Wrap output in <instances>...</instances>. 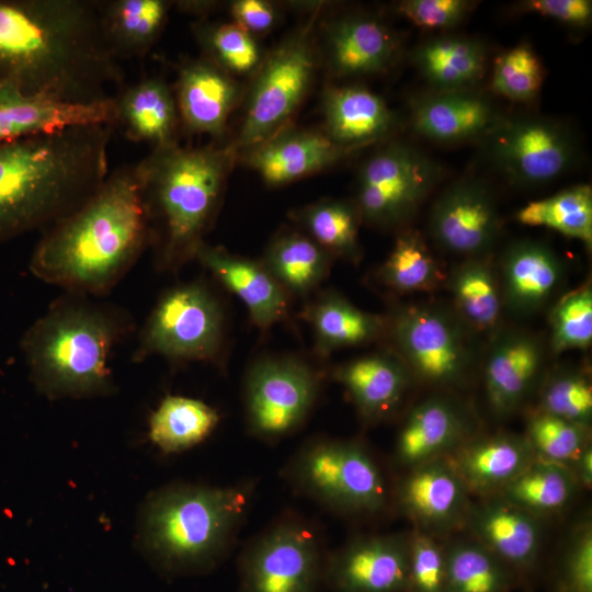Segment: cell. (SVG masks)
I'll return each instance as SVG.
<instances>
[{"instance_id": "cell-1", "label": "cell", "mask_w": 592, "mask_h": 592, "mask_svg": "<svg viewBox=\"0 0 592 592\" xmlns=\"http://www.w3.org/2000/svg\"><path fill=\"white\" fill-rule=\"evenodd\" d=\"M122 82L99 0H0V83L90 104L113 99Z\"/></svg>"}, {"instance_id": "cell-2", "label": "cell", "mask_w": 592, "mask_h": 592, "mask_svg": "<svg viewBox=\"0 0 592 592\" xmlns=\"http://www.w3.org/2000/svg\"><path fill=\"white\" fill-rule=\"evenodd\" d=\"M151 226L136 163L106 177L80 207L50 225L30 271L70 294L104 295L151 243Z\"/></svg>"}, {"instance_id": "cell-3", "label": "cell", "mask_w": 592, "mask_h": 592, "mask_svg": "<svg viewBox=\"0 0 592 592\" xmlns=\"http://www.w3.org/2000/svg\"><path fill=\"white\" fill-rule=\"evenodd\" d=\"M112 129L80 125L0 145V243L53 225L98 191Z\"/></svg>"}, {"instance_id": "cell-4", "label": "cell", "mask_w": 592, "mask_h": 592, "mask_svg": "<svg viewBox=\"0 0 592 592\" xmlns=\"http://www.w3.org/2000/svg\"><path fill=\"white\" fill-rule=\"evenodd\" d=\"M238 158L229 146L178 143L151 149L136 163L160 269L172 271L195 258Z\"/></svg>"}, {"instance_id": "cell-5", "label": "cell", "mask_w": 592, "mask_h": 592, "mask_svg": "<svg viewBox=\"0 0 592 592\" xmlns=\"http://www.w3.org/2000/svg\"><path fill=\"white\" fill-rule=\"evenodd\" d=\"M128 329L129 320L118 309L77 294L58 299L22 339L32 382L52 399L111 394L110 356Z\"/></svg>"}, {"instance_id": "cell-6", "label": "cell", "mask_w": 592, "mask_h": 592, "mask_svg": "<svg viewBox=\"0 0 592 592\" xmlns=\"http://www.w3.org/2000/svg\"><path fill=\"white\" fill-rule=\"evenodd\" d=\"M251 493V485H181L159 491L148 501L141 519L146 553L167 572L210 569L234 543Z\"/></svg>"}, {"instance_id": "cell-7", "label": "cell", "mask_w": 592, "mask_h": 592, "mask_svg": "<svg viewBox=\"0 0 592 592\" xmlns=\"http://www.w3.org/2000/svg\"><path fill=\"white\" fill-rule=\"evenodd\" d=\"M284 475L297 492L338 513L374 514L387 503L378 465L355 441H311L292 457Z\"/></svg>"}, {"instance_id": "cell-8", "label": "cell", "mask_w": 592, "mask_h": 592, "mask_svg": "<svg viewBox=\"0 0 592 592\" xmlns=\"http://www.w3.org/2000/svg\"><path fill=\"white\" fill-rule=\"evenodd\" d=\"M316 15L312 12L257 68L240 132L228 145L238 157L288 126L307 94L317 66L312 31Z\"/></svg>"}, {"instance_id": "cell-9", "label": "cell", "mask_w": 592, "mask_h": 592, "mask_svg": "<svg viewBox=\"0 0 592 592\" xmlns=\"http://www.w3.org/2000/svg\"><path fill=\"white\" fill-rule=\"evenodd\" d=\"M224 340V316L214 294L200 282L167 291L139 337L134 361L160 355L174 361H214Z\"/></svg>"}, {"instance_id": "cell-10", "label": "cell", "mask_w": 592, "mask_h": 592, "mask_svg": "<svg viewBox=\"0 0 592 592\" xmlns=\"http://www.w3.org/2000/svg\"><path fill=\"white\" fill-rule=\"evenodd\" d=\"M441 174L440 164L410 144L383 147L360 170L355 205L361 219L383 228L406 223Z\"/></svg>"}, {"instance_id": "cell-11", "label": "cell", "mask_w": 592, "mask_h": 592, "mask_svg": "<svg viewBox=\"0 0 592 592\" xmlns=\"http://www.w3.org/2000/svg\"><path fill=\"white\" fill-rule=\"evenodd\" d=\"M457 317L436 306L412 305L399 308L386 330L395 354L410 374L431 385H451L469 371L473 352Z\"/></svg>"}, {"instance_id": "cell-12", "label": "cell", "mask_w": 592, "mask_h": 592, "mask_svg": "<svg viewBox=\"0 0 592 592\" xmlns=\"http://www.w3.org/2000/svg\"><path fill=\"white\" fill-rule=\"evenodd\" d=\"M321 543L314 527L285 517L259 535L240 558V592H318Z\"/></svg>"}, {"instance_id": "cell-13", "label": "cell", "mask_w": 592, "mask_h": 592, "mask_svg": "<svg viewBox=\"0 0 592 592\" xmlns=\"http://www.w3.org/2000/svg\"><path fill=\"white\" fill-rule=\"evenodd\" d=\"M318 374L293 357H265L252 364L244 380L248 429L274 442L298 429L316 402Z\"/></svg>"}, {"instance_id": "cell-14", "label": "cell", "mask_w": 592, "mask_h": 592, "mask_svg": "<svg viewBox=\"0 0 592 592\" xmlns=\"http://www.w3.org/2000/svg\"><path fill=\"white\" fill-rule=\"evenodd\" d=\"M494 166L520 186L548 183L574 161L577 145L560 123L536 116L500 119L487 135Z\"/></svg>"}, {"instance_id": "cell-15", "label": "cell", "mask_w": 592, "mask_h": 592, "mask_svg": "<svg viewBox=\"0 0 592 592\" xmlns=\"http://www.w3.org/2000/svg\"><path fill=\"white\" fill-rule=\"evenodd\" d=\"M429 228L445 251L466 258L487 255L501 230L491 191L475 179L451 184L434 202Z\"/></svg>"}, {"instance_id": "cell-16", "label": "cell", "mask_w": 592, "mask_h": 592, "mask_svg": "<svg viewBox=\"0 0 592 592\" xmlns=\"http://www.w3.org/2000/svg\"><path fill=\"white\" fill-rule=\"evenodd\" d=\"M323 579L332 592H405L408 589V536L357 538L325 563Z\"/></svg>"}, {"instance_id": "cell-17", "label": "cell", "mask_w": 592, "mask_h": 592, "mask_svg": "<svg viewBox=\"0 0 592 592\" xmlns=\"http://www.w3.org/2000/svg\"><path fill=\"white\" fill-rule=\"evenodd\" d=\"M468 489L446 456L410 468L397 486V502L418 530L447 532L464 524Z\"/></svg>"}, {"instance_id": "cell-18", "label": "cell", "mask_w": 592, "mask_h": 592, "mask_svg": "<svg viewBox=\"0 0 592 592\" xmlns=\"http://www.w3.org/2000/svg\"><path fill=\"white\" fill-rule=\"evenodd\" d=\"M114 117V98L90 104L70 103L0 83V145L80 125L113 127Z\"/></svg>"}, {"instance_id": "cell-19", "label": "cell", "mask_w": 592, "mask_h": 592, "mask_svg": "<svg viewBox=\"0 0 592 592\" xmlns=\"http://www.w3.org/2000/svg\"><path fill=\"white\" fill-rule=\"evenodd\" d=\"M172 87L184 132L215 138L224 134L240 95L232 76L203 56L181 62Z\"/></svg>"}, {"instance_id": "cell-20", "label": "cell", "mask_w": 592, "mask_h": 592, "mask_svg": "<svg viewBox=\"0 0 592 592\" xmlns=\"http://www.w3.org/2000/svg\"><path fill=\"white\" fill-rule=\"evenodd\" d=\"M353 151L322 132L288 125L241 155L269 186H281L327 169Z\"/></svg>"}, {"instance_id": "cell-21", "label": "cell", "mask_w": 592, "mask_h": 592, "mask_svg": "<svg viewBox=\"0 0 592 592\" xmlns=\"http://www.w3.org/2000/svg\"><path fill=\"white\" fill-rule=\"evenodd\" d=\"M326 61L338 78L387 70L396 60L399 39L382 20L364 13L332 20L325 32Z\"/></svg>"}, {"instance_id": "cell-22", "label": "cell", "mask_w": 592, "mask_h": 592, "mask_svg": "<svg viewBox=\"0 0 592 592\" xmlns=\"http://www.w3.org/2000/svg\"><path fill=\"white\" fill-rule=\"evenodd\" d=\"M464 525L509 568L526 570L537 560L542 539L538 517L500 496L470 504Z\"/></svg>"}, {"instance_id": "cell-23", "label": "cell", "mask_w": 592, "mask_h": 592, "mask_svg": "<svg viewBox=\"0 0 592 592\" xmlns=\"http://www.w3.org/2000/svg\"><path fill=\"white\" fill-rule=\"evenodd\" d=\"M540 342L524 331L498 333L485 365L488 403L499 417L514 412L535 384L543 365Z\"/></svg>"}, {"instance_id": "cell-24", "label": "cell", "mask_w": 592, "mask_h": 592, "mask_svg": "<svg viewBox=\"0 0 592 592\" xmlns=\"http://www.w3.org/2000/svg\"><path fill=\"white\" fill-rule=\"evenodd\" d=\"M500 119L489 100L473 89L436 91L411 105L413 130L437 143L487 136Z\"/></svg>"}, {"instance_id": "cell-25", "label": "cell", "mask_w": 592, "mask_h": 592, "mask_svg": "<svg viewBox=\"0 0 592 592\" xmlns=\"http://www.w3.org/2000/svg\"><path fill=\"white\" fill-rule=\"evenodd\" d=\"M471 432V420L464 409L445 396H432L415 406L397 439L396 457L405 467L442 457L464 442Z\"/></svg>"}, {"instance_id": "cell-26", "label": "cell", "mask_w": 592, "mask_h": 592, "mask_svg": "<svg viewBox=\"0 0 592 592\" xmlns=\"http://www.w3.org/2000/svg\"><path fill=\"white\" fill-rule=\"evenodd\" d=\"M114 126L135 143L152 149L178 144L181 122L173 87L160 77H147L121 88L114 95Z\"/></svg>"}, {"instance_id": "cell-27", "label": "cell", "mask_w": 592, "mask_h": 592, "mask_svg": "<svg viewBox=\"0 0 592 592\" xmlns=\"http://www.w3.org/2000/svg\"><path fill=\"white\" fill-rule=\"evenodd\" d=\"M195 258L242 300L251 320L261 330H266L287 314L288 294L262 262L232 254L205 241Z\"/></svg>"}, {"instance_id": "cell-28", "label": "cell", "mask_w": 592, "mask_h": 592, "mask_svg": "<svg viewBox=\"0 0 592 592\" xmlns=\"http://www.w3.org/2000/svg\"><path fill=\"white\" fill-rule=\"evenodd\" d=\"M446 456L469 492L491 496L536 457L525 436L512 433L467 440Z\"/></svg>"}, {"instance_id": "cell-29", "label": "cell", "mask_w": 592, "mask_h": 592, "mask_svg": "<svg viewBox=\"0 0 592 592\" xmlns=\"http://www.w3.org/2000/svg\"><path fill=\"white\" fill-rule=\"evenodd\" d=\"M499 283L503 306L520 315L537 311L549 301L562 280V264L546 244L521 240L501 259Z\"/></svg>"}, {"instance_id": "cell-30", "label": "cell", "mask_w": 592, "mask_h": 592, "mask_svg": "<svg viewBox=\"0 0 592 592\" xmlns=\"http://www.w3.org/2000/svg\"><path fill=\"white\" fill-rule=\"evenodd\" d=\"M322 114L323 133L337 145L354 150L386 138L397 121L380 96L358 86L328 87Z\"/></svg>"}, {"instance_id": "cell-31", "label": "cell", "mask_w": 592, "mask_h": 592, "mask_svg": "<svg viewBox=\"0 0 592 592\" xmlns=\"http://www.w3.org/2000/svg\"><path fill=\"white\" fill-rule=\"evenodd\" d=\"M333 378L348 391L366 421L392 412L403 398L411 374L395 353H373L338 366Z\"/></svg>"}, {"instance_id": "cell-32", "label": "cell", "mask_w": 592, "mask_h": 592, "mask_svg": "<svg viewBox=\"0 0 592 592\" xmlns=\"http://www.w3.org/2000/svg\"><path fill=\"white\" fill-rule=\"evenodd\" d=\"M168 0H99L102 31L114 58H140L162 34L170 9Z\"/></svg>"}, {"instance_id": "cell-33", "label": "cell", "mask_w": 592, "mask_h": 592, "mask_svg": "<svg viewBox=\"0 0 592 592\" xmlns=\"http://www.w3.org/2000/svg\"><path fill=\"white\" fill-rule=\"evenodd\" d=\"M412 61L436 91L473 89L486 67V49L471 37L443 36L419 45Z\"/></svg>"}, {"instance_id": "cell-34", "label": "cell", "mask_w": 592, "mask_h": 592, "mask_svg": "<svg viewBox=\"0 0 592 592\" xmlns=\"http://www.w3.org/2000/svg\"><path fill=\"white\" fill-rule=\"evenodd\" d=\"M447 285L457 317L466 327L489 333L498 328L503 300L498 274L487 255L466 258L452 270Z\"/></svg>"}, {"instance_id": "cell-35", "label": "cell", "mask_w": 592, "mask_h": 592, "mask_svg": "<svg viewBox=\"0 0 592 592\" xmlns=\"http://www.w3.org/2000/svg\"><path fill=\"white\" fill-rule=\"evenodd\" d=\"M331 258L309 236L287 230L270 242L262 263L287 294L304 296L326 278Z\"/></svg>"}, {"instance_id": "cell-36", "label": "cell", "mask_w": 592, "mask_h": 592, "mask_svg": "<svg viewBox=\"0 0 592 592\" xmlns=\"http://www.w3.org/2000/svg\"><path fill=\"white\" fill-rule=\"evenodd\" d=\"M308 319L321 353L369 343L387 327L382 317L361 310L334 292L323 294L314 303Z\"/></svg>"}, {"instance_id": "cell-37", "label": "cell", "mask_w": 592, "mask_h": 592, "mask_svg": "<svg viewBox=\"0 0 592 592\" xmlns=\"http://www.w3.org/2000/svg\"><path fill=\"white\" fill-rule=\"evenodd\" d=\"M579 486L568 465L535 457L499 496L538 516L563 509Z\"/></svg>"}, {"instance_id": "cell-38", "label": "cell", "mask_w": 592, "mask_h": 592, "mask_svg": "<svg viewBox=\"0 0 592 592\" xmlns=\"http://www.w3.org/2000/svg\"><path fill=\"white\" fill-rule=\"evenodd\" d=\"M219 421L205 402L183 396H167L151 414L149 437L164 453H178L204 441Z\"/></svg>"}, {"instance_id": "cell-39", "label": "cell", "mask_w": 592, "mask_h": 592, "mask_svg": "<svg viewBox=\"0 0 592 592\" xmlns=\"http://www.w3.org/2000/svg\"><path fill=\"white\" fill-rule=\"evenodd\" d=\"M315 242L331 257L351 262L361 259L358 226L361 216L355 203L343 200H321L294 215Z\"/></svg>"}, {"instance_id": "cell-40", "label": "cell", "mask_w": 592, "mask_h": 592, "mask_svg": "<svg viewBox=\"0 0 592 592\" xmlns=\"http://www.w3.org/2000/svg\"><path fill=\"white\" fill-rule=\"evenodd\" d=\"M515 217L522 225L546 227L591 248L592 190L588 184L573 185L548 197L530 202Z\"/></svg>"}, {"instance_id": "cell-41", "label": "cell", "mask_w": 592, "mask_h": 592, "mask_svg": "<svg viewBox=\"0 0 592 592\" xmlns=\"http://www.w3.org/2000/svg\"><path fill=\"white\" fill-rule=\"evenodd\" d=\"M380 283L396 293L433 292L445 276L425 240L417 230L401 232L377 273Z\"/></svg>"}, {"instance_id": "cell-42", "label": "cell", "mask_w": 592, "mask_h": 592, "mask_svg": "<svg viewBox=\"0 0 592 592\" xmlns=\"http://www.w3.org/2000/svg\"><path fill=\"white\" fill-rule=\"evenodd\" d=\"M444 592H506L510 568L476 540H457L444 547Z\"/></svg>"}, {"instance_id": "cell-43", "label": "cell", "mask_w": 592, "mask_h": 592, "mask_svg": "<svg viewBox=\"0 0 592 592\" xmlns=\"http://www.w3.org/2000/svg\"><path fill=\"white\" fill-rule=\"evenodd\" d=\"M192 32L204 57L230 76L254 71L262 61L253 35L235 22L200 20L192 25Z\"/></svg>"}, {"instance_id": "cell-44", "label": "cell", "mask_w": 592, "mask_h": 592, "mask_svg": "<svg viewBox=\"0 0 592 592\" xmlns=\"http://www.w3.org/2000/svg\"><path fill=\"white\" fill-rule=\"evenodd\" d=\"M524 436L536 457L570 467L590 444V428L537 411L531 417Z\"/></svg>"}, {"instance_id": "cell-45", "label": "cell", "mask_w": 592, "mask_h": 592, "mask_svg": "<svg viewBox=\"0 0 592 592\" xmlns=\"http://www.w3.org/2000/svg\"><path fill=\"white\" fill-rule=\"evenodd\" d=\"M550 345L555 353L589 349L592 342V287H577L555 304L550 311Z\"/></svg>"}, {"instance_id": "cell-46", "label": "cell", "mask_w": 592, "mask_h": 592, "mask_svg": "<svg viewBox=\"0 0 592 592\" xmlns=\"http://www.w3.org/2000/svg\"><path fill=\"white\" fill-rule=\"evenodd\" d=\"M538 411L590 428L592 386L588 374L576 368L554 372L542 388Z\"/></svg>"}, {"instance_id": "cell-47", "label": "cell", "mask_w": 592, "mask_h": 592, "mask_svg": "<svg viewBox=\"0 0 592 592\" xmlns=\"http://www.w3.org/2000/svg\"><path fill=\"white\" fill-rule=\"evenodd\" d=\"M542 83V65L526 44L506 50L494 62L491 87L499 95L526 102L537 95Z\"/></svg>"}, {"instance_id": "cell-48", "label": "cell", "mask_w": 592, "mask_h": 592, "mask_svg": "<svg viewBox=\"0 0 592 592\" xmlns=\"http://www.w3.org/2000/svg\"><path fill=\"white\" fill-rule=\"evenodd\" d=\"M558 592H592V523L584 516L571 528L561 555Z\"/></svg>"}, {"instance_id": "cell-49", "label": "cell", "mask_w": 592, "mask_h": 592, "mask_svg": "<svg viewBox=\"0 0 592 592\" xmlns=\"http://www.w3.org/2000/svg\"><path fill=\"white\" fill-rule=\"evenodd\" d=\"M445 551L430 534L417 530L408 535L409 592H444Z\"/></svg>"}, {"instance_id": "cell-50", "label": "cell", "mask_w": 592, "mask_h": 592, "mask_svg": "<svg viewBox=\"0 0 592 592\" xmlns=\"http://www.w3.org/2000/svg\"><path fill=\"white\" fill-rule=\"evenodd\" d=\"M471 5L466 0H405L398 12L420 27L448 29L460 23Z\"/></svg>"}, {"instance_id": "cell-51", "label": "cell", "mask_w": 592, "mask_h": 592, "mask_svg": "<svg viewBox=\"0 0 592 592\" xmlns=\"http://www.w3.org/2000/svg\"><path fill=\"white\" fill-rule=\"evenodd\" d=\"M520 8L572 27H587L592 20L590 0H527Z\"/></svg>"}, {"instance_id": "cell-52", "label": "cell", "mask_w": 592, "mask_h": 592, "mask_svg": "<svg viewBox=\"0 0 592 592\" xmlns=\"http://www.w3.org/2000/svg\"><path fill=\"white\" fill-rule=\"evenodd\" d=\"M234 22L250 34H261L272 29L276 12L272 3L264 0H238L230 4Z\"/></svg>"}, {"instance_id": "cell-53", "label": "cell", "mask_w": 592, "mask_h": 592, "mask_svg": "<svg viewBox=\"0 0 592 592\" xmlns=\"http://www.w3.org/2000/svg\"><path fill=\"white\" fill-rule=\"evenodd\" d=\"M572 469L578 482L584 488L592 485V446L588 444L571 463Z\"/></svg>"}]
</instances>
